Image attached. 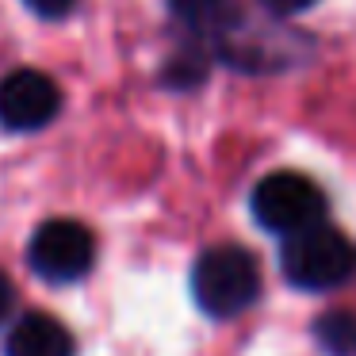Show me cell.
Masks as SVG:
<instances>
[{
  "mask_svg": "<svg viewBox=\"0 0 356 356\" xmlns=\"http://www.w3.org/2000/svg\"><path fill=\"white\" fill-rule=\"evenodd\" d=\"M92 261H96V238L77 218H50L31 234V245H27L31 272L50 280V284H73V280L88 276Z\"/></svg>",
  "mask_w": 356,
  "mask_h": 356,
  "instance_id": "cell-4",
  "label": "cell"
},
{
  "mask_svg": "<svg viewBox=\"0 0 356 356\" xmlns=\"http://www.w3.org/2000/svg\"><path fill=\"white\" fill-rule=\"evenodd\" d=\"M253 215L264 230L272 234H299L307 226L322 222L325 215V195L322 188L314 184L310 177L291 169L268 172V177L257 180L253 188Z\"/></svg>",
  "mask_w": 356,
  "mask_h": 356,
  "instance_id": "cell-3",
  "label": "cell"
},
{
  "mask_svg": "<svg viewBox=\"0 0 356 356\" xmlns=\"http://www.w3.org/2000/svg\"><path fill=\"white\" fill-rule=\"evenodd\" d=\"M73 353H77L73 333L54 314H42V310L24 314L4 341V356H73Z\"/></svg>",
  "mask_w": 356,
  "mask_h": 356,
  "instance_id": "cell-6",
  "label": "cell"
},
{
  "mask_svg": "<svg viewBox=\"0 0 356 356\" xmlns=\"http://www.w3.org/2000/svg\"><path fill=\"white\" fill-rule=\"evenodd\" d=\"M280 268L302 291H330L356 272V245L341 230L314 222L299 234H287Z\"/></svg>",
  "mask_w": 356,
  "mask_h": 356,
  "instance_id": "cell-2",
  "label": "cell"
},
{
  "mask_svg": "<svg viewBox=\"0 0 356 356\" xmlns=\"http://www.w3.org/2000/svg\"><path fill=\"white\" fill-rule=\"evenodd\" d=\"M24 4L35 12V16H42V19H62L77 0H24Z\"/></svg>",
  "mask_w": 356,
  "mask_h": 356,
  "instance_id": "cell-9",
  "label": "cell"
},
{
  "mask_svg": "<svg viewBox=\"0 0 356 356\" xmlns=\"http://www.w3.org/2000/svg\"><path fill=\"white\" fill-rule=\"evenodd\" d=\"M314 341L325 356H356V310H325L314 322Z\"/></svg>",
  "mask_w": 356,
  "mask_h": 356,
  "instance_id": "cell-8",
  "label": "cell"
},
{
  "mask_svg": "<svg viewBox=\"0 0 356 356\" xmlns=\"http://www.w3.org/2000/svg\"><path fill=\"white\" fill-rule=\"evenodd\" d=\"M192 295L203 314L234 318L261 295V268L241 245H215L195 261Z\"/></svg>",
  "mask_w": 356,
  "mask_h": 356,
  "instance_id": "cell-1",
  "label": "cell"
},
{
  "mask_svg": "<svg viewBox=\"0 0 356 356\" xmlns=\"http://www.w3.org/2000/svg\"><path fill=\"white\" fill-rule=\"evenodd\" d=\"M172 16L195 35H218L234 19V0H172Z\"/></svg>",
  "mask_w": 356,
  "mask_h": 356,
  "instance_id": "cell-7",
  "label": "cell"
},
{
  "mask_svg": "<svg viewBox=\"0 0 356 356\" xmlns=\"http://www.w3.org/2000/svg\"><path fill=\"white\" fill-rule=\"evenodd\" d=\"M62 111L58 85L39 70H12L0 81V127L4 131H42Z\"/></svg>",
  "mask_w": 356,
  "mask_h": 356,
  "instance_id": "cell-5",
  "label": "cell"
},
{
  "mask_svg": "<svg viewBox=\"0 0 356 356\" xmlns=\"http://www.w3.org/2000/svg\"><path fill=\"white\" fill-rule=\"evenodd\" d=\"M276 16H295V12H302V8H310L314 0H264Z\"/></svg>",
  "mask_w": 356,
  "mask_h": 356,
  "instance_id": "cell-10",
  "label": "cell"
},
{
  "mask_svg": "<svg viewBox=\"0 0 356 356\" xmlns=\"http://www.w3.org/2000/svg\"><path fill=\"white\" fill-rule=\"evenodd\" d=\"M12 302H16V291H12V280L0 272V322L12 314Z\"/></svg>",
  "mask_w": 356,
  "mask_h": 356,
  "instance_id": "cell-11",
  "label": "cell"
}]
</instances>
